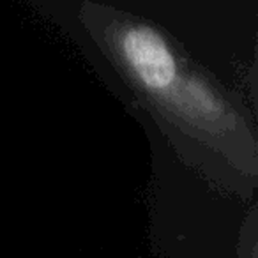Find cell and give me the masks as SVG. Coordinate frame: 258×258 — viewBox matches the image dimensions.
Returning a JSON list of instances; mask_svg holds the SVG:
<instances>
[{
    "instance_id": "cell-1",
    "label": "cell",
    "mask_w": 258,
    "mask_h": 258,
    "mask_svg": "<svg viewBox=\"0 0 258 258\" xmlns=\"http://www.w3.org/2000/svg\"><path fill=\"white\" fill-rule=\"evenodd\" d=\"M117 55L131 80L145 94L165 103L180 76L172 44L147 23H125L117 30Z\"/></svg>"
},
{
    "instance_id": "cell-2",
    "label": "cell",
    "mask_w": 258,
    "mask_h": 258,
    "mask_svg": "<svg viewBox=\"0 0 258 258\" xmlns=\"http://www.w3.org/2000/svg\"><path fill=\"white\" fill-rule=\"evenodd\" d=\"M163 104L195 127L216 131L228 124L226 104L216 90L198 76L180 75Z\"/></svg>"
}]
</instances>
